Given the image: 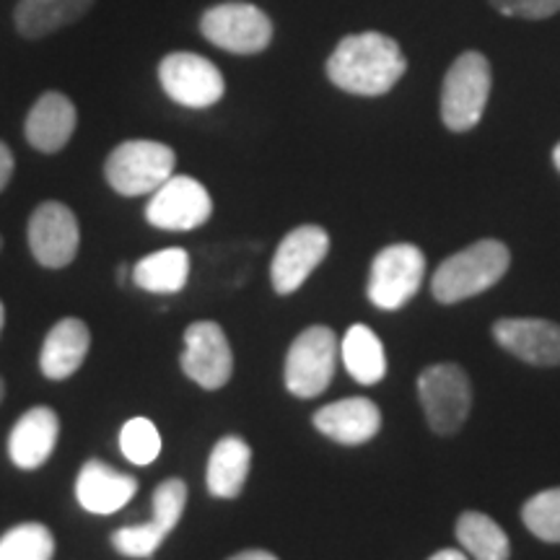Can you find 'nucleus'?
Segmentation results:
<instances>
[{"mask_svg":"<svg viewBox=\"0 0 560 560\" xmlns=\"http://www.w3.org/2000/svg\"><path fill=\"white\" fill-rule=\"evenodd\" d=\"M213 200L206 187L192 177H172L151 195L145 221L161 231H195L210 221Z\"/></svg>","mask_w":560,"mask_h":560,"instance_id":"9b49d317","label":"nucleus"},{"mask_svg":"<svg viewBox=\"0 0 560 560\" xmlns=\"http://www.w3.org/2000/svg\"><path fill=\"white\" fill-rule=\"evenodd\" d=\"M75 122H79V115H75L73 102L60 91H47L34 102L30 115H26L24 132L32 149L42 153H58L73 138Z\"/></svg>","mask_w":560,"mask_h":560,"instance_id":"6ab92c4d","label":"nucleus"},{"mask_svg":"<svg viewBox=\"0 0 560 560\" xmlns=\"http://www.w3.org/2000/svg\"><path fill=\"white\" fill-rule=\"evenodd\" d=\"M55 537L39 522L16 524L0 537V560H52Z\"/></svg>","mask_w":560,"mask_h":560,"instance_id":"a878e982","label":"nucleus"},{"mask_svg":"<svg viewBox=\"0 0 560 560\" xmlns=\"http://www.w3.org/2000/svg\"><path fill=\"white\" fill-rule=\"evenodd\" d=\"M187 380L202 389H221L234 374V355L226 332L215 322H192L185 330V353L179 359Z\"/></svg>","mask_w":560,"mask_h":560,"instance_id":"ddd939ff","label":"nucleus"},{"mask_svg":"<svg viewBox=\"0 0 560 560\" xmlns=\"http://www.w3.org/2000/svg\"><path fill=\"white\" fill-rule=\"evenodd\" d=\"M94 5V0H19L13 11L16 32L26 39H42L47 34L75 24Z\"/></svg>","mask_w":560,"mask_h":560,"instance_id":"4be33fe9","label":"nucleus"},{"mask_svg":"<svg viewBox=\"0 0 560 560\" xmlns=\"http://www.w3.org/2000/svg\"><path fill=\"white\" fill-rule=\"evenodd\" d=\"M493 338L532 366H560V325L548 319H499Z\"/></svg>","mask_w":560,"mask_h":560,"instance_id":"2eb2a0df","label":"nucleus"},{"mask_svg":"<svg viewBox=\"0 0 560 560\" xmlns=\"http://www.w3.org/2000/svg\"><path fill=\"white\" fill-rule=\"evenodd\" d=\"M3 322H5V310H3V301H0V332H3Z\"/></svg>","mask_w":560,"mask_h":560,"instance_id":"f704fd0d","label":"nucleus"},{"mask_svg":"<svg viewBox=\"0 0 560 560\" xmlns=\"http://www.w3.org/2000/svg\"><path fill=\"white\" fill-rule=\"evenodd\" d=\"M177 156L166 143L156 140H125L107 156L104 177L117 195L140 198L153 195L174 174Z\"/></svg>","mask_w":560,"mask_h":560,"instance_id":"7ed1b4c3","label":"nucleus"},{"mask_svg":"<svg viewBox=\"0 0 560 560\" xmlns=\"http://www.w3.org/2000/svg\"><path fill=\"white\" fill-rule=\"evenodd\" d=\"M138 493V480L132 475L117 472L102 459H89L75 478V499L89 514H115L128 506Z\"/></svg>","mask_w":560,"mask_h":560,"instance_id":"a211bd4d","label":"nucleus"},{"mask_svg":"<svg viewBox=\"0 0 560 560\" xmlns=\"http://www.w3.org/2000/svg\"><path fill=\"white\" fill-rule=\"evenodd\" d=\"M330 252V234L322 226H299L283 236L270 265L272 289L280 296H291L306 283Z\"/></svg>","mask_w":560,"mask_h":560,"instance_id":"4468645a","label":"nucleus"},{"mask_svg":"<svg viewBox=\"0 0 560 560\" xmlns=\"http://www.w3.org/2000/svg\"><path fill=\"white\" fill-rule=\"evenodd\" d=\"M120 452L138 467H149L161 454V433L149 418H130L120 431Z\"/></svg>","mask_w":560,"mask_h":560,"instance_id":"cd10ccee","label":"nucleus"},{"mask_svg":"<svg viewBox=\"0 0 560 560\" xmlns=\"http://www.w3.org/2000/svg\"><path fill=\"white\" fill-rule=\"evenodd\" d=\"M495 11L503 16H520V19H548L560 11V0H490Z\"/></svg>","mask_w":560,"mask_h":560,"instance_id":"c85d7f7f","label":"nucleus"},{"mask_svg":"<svg viewBox=\"0 0 560 560\" xmlns=\"http://www.w3.org/2000/svg\"><path fill=\"white\" fill-rule=\"evenodd\" d=\"M91 332L86 322L66 317L47 332L39 353V369L50 382H66L83 366L89 355Z\"/></svg>","mask_w":560,"mask_h":560,"instance_id":"aec40b11","label":"nucleus"},{"mask_svg":"<svg viewBox=\"0 0 560 560\" xmlns=\"http://www.w3.org/2000/svg\"><path fill=\"white\" fill-rule=\"evenodd\" d=\"M3 395H5V384L0 380V402H3Z\"/></svg>","mask_w":560,"mask_h":560,"instance_id":"c9c22d12","label":"nucleus"},{"mask_svg":"<svg viewBox=\"0 0 560 560\" xmlns=\"http://www.w3.org/2000/svg\"><path fill=\"white\" fill-rule=\"evenodd\" d=\"M418 395L425 420L439 436H452L465 425L472 408V387L457 363H436L420 374Z\"/></svg>","mask_w":560,"mask_h":560,"instance_id":"39448f33","label":"nucleus"},{"mask_svg":"<svg viewBox=\"0 0 560 560\" xmlns=\"http://www.w3.org/2000/svg\"><path fill=\"white\" fill-rule=\"evenodd\" d=\"M522 520L542 542L560 545V488L542 490L524 503Z\"/></svg>","mask_w":560,"mask_h":560,"instance_id":"bb28decb","label":"nucleus"},{"mask_svg":"<svg viewBox=\"0 0 560 560\" xmlns=\"http://www.w3.org/2000/svg\"><path fill=\"white\" fill-rule=\"evenodd\" d=\"M153 516L145 524H132V527H120L112 532V548H115L125 558H153L166 537L177 527L182 514L187 506V486L185 480L170 478L159 482L153 490Z\"/></svg>","mask_w":560,"mask_h":560,"instance_id":"0eeeda50","label":"nucleus"},{"mask_svg":"<svg viewBox=\"0 0 560 560\" xmlns=\"http://www.w3.org/2000/svg\"><path fill=\"white\" fill-rule=\"evenodd\" d=\"M552 161H556V166H558V172H560V143L556 145V151H552Z\"/></svg>","mask_w":560,"mask_h":560,"instance_id":"473e14b6","label":"nucleus"},{"mask_svg":"<svg viewBox=\"0 0 560 560\" xmlns=\"http://www.w3.org/2000/svg\"><path fill=\"white\" fill-rule=\"evenodd\" d=\"M252 470V450L240 436H223L215 441L208 459L206 486L213 499H236Z\"/></svg>","mask_w":560,"mask_h":560,"instance_id":"412c9836","label":"nucleus"},{"mask_svg":"<svg viewBox=\"0 0 560 560\" xmlns=\"http://www.w3.org/2000/svg\"><path fill=\"white\" fill-rule=\"evenodd\" d=\"M60 439V418L52 408H32L16 420L9 436V457L19 470H39Z\"/></svg>","mask_w":560,"mask_h":560,"instance_id":"f3484780","label":"nucleus"},{"mask_svg":"<svg viewBox=\"0 0 560 560\" xmlns=\"http://www.w3.org/2000/svg\"><path fill=\"white\" fill-rule=\"evenodd\" d=\"M159 81L172 102L190 109H208L221 102L226 81L208 58L195 52H172L159 62Z\"/></svg>","mask_w":560,"mask_h":560,"instance_id":"9d476101","label":"nucleus"},{"mask_svg":"<svg viewBox=\"0 0 560 560\" xmlns=\"http://www.w3.org/2000/svg\"><path fill=\"white\" fill-rule=\"evenodd\" d=\"M125 276H128V268H125V265H120V268H117V280H120V283H122Z\"/></svg>","mask_w":560,"mask_h":560,"instance_id":"72a5a7b5","label":"nucleus"},{"mask_svg":"<svg viewBox=\"0 0 560 560\" xmlns=\"http://www.w3.org/2000/svg\"><path fill=\"white\" fill-rule=\"evenodd\" d=\"M0 249H3V240H0Z\"/></svg>","mask_w":560,"mask_h":560,"instance_id":"e433bc0d","label":"nucleus"},{"mask_svg":"<svg viewBox=\"0 0 560 560\" xmlns=\"http://www.w3.org/2000/svg\"><path fill=\"white\" fill-rule=\"evenodd\" d=\"M429 560H470V558H467L465 552H462V550H452V548H446V550L433 552V556H431Z\"/></svg>","mask_w":560,"mask_h":560,"instance_id":"2f4dec72","label":"nucleus"},{"mask_svg":"<svg viewBox=\"0 0 560 560\" xmlns=\"http://www.w3.org/2000/svg\"><path fill=\"white\" fill-rule=\"evenodd\" d=\"M425 276V257L416 244H392L371 262L369 299L384 312H395L416 296Z\"/></svg>","mask_w":560,"mask_h":560,"instance_id":"1a4fd4ad","label":"nucleus"},{"mask_svg":"<svg viewBox=\"0 0 560 560\" xmlns=\"http://www.w3.org/2000/svg\"><path fill=\"white\" fill-rule=\"evenodd\" d=\"M509 262L511 255L503 242H475L439 265L436 276L431 278V293L441 304H457V301L472 299L499 283L506 276Z\"/></svg>","mask_w":560,"mask_h":560,"instance_id":"f03ea898","label":"nucleus"},{"mask_svg":"<svg viewBox=\"0 0 560 560\" xmlns=\"http://www.w3.org/2000/svg\"><path fill=\"white\" fill-rule=\"evenodd\" d=\"M342 363H346L348 374L359 384H380L387 374V355H384V346L380 335L369 330L366 325H353L346 332L340 346Z\"/></svg>","mask_w":560,"mask_h":560,"instance_id":"b1692460","label":"nucleus"},{"mask_svg":"<svg viewBox=\"0 0 560 560\" xmlns=\"http://www.w3.org/2000/svg\"><path fill=\"white\" fill-rule=\"evenodd\" d=\"M11 177H13V153H11L9 145L0 140V192L9 187Z\"/></svg>","mask_w":560,"mask_h":560,"instance_id":"c756f323","label":"nucleus"},{"mask_svg":"<svg viewBox=\"0 0 560 560\" xmlns=\"http://www.w3.org/2000/svg\"><path fill=\"white\" fill-rule=\"evenodd\" d=\"M30 249L42 268L60 270L75 260L81 229L66 202H42L30 219Z\"/></svg>","mask_w":560,"mask_h":560,"instance_id":"f8f14e48","label":"nucleus"},{"mask_svg":"<svg viewBox=\"0 0 560 560\" xmlns=\"http://www.w3.org/2000/svg\"><path fill=\"white\" fill-rule=\"evenodd\" d=\"M229 560H278L276 556H272V552H268V550H242V552H236V556H231Z\"/></svg>","mask_w":560,"mask_h":560,"instance_id":"7c9ffc66","label":"nucleus"},{"mask_svg":"<svg viewBox=\"0 0 560 560\" xmlns=\"http://www.w3.org/2000/svg\"><path fill=\"white\" fill-rule=\"evenodd\" d=\"M314 429L342 446H361L380 433L382 412L369 397H346L314 412Z\"/></svg>","mask_w":560,"mask_h":560,"instance_id":"dca6fc26","label":"nucleus"},{"mask_svg":"<svg viewBox=\"0 0 560 560\" xmlns=\"http://www.w3.org/2000/svg\"><path fill=\"white\" fill-rule=\"evenodd\" d=\"M338 361V335L330 327H306L285 355V389L301 400H312L330 387Z\"/></svg>","mask_w":560,"mask_h":560,"instance_id":"423d86ee","label":"nucleus"},{"mask_svg":"<svg viewBox=\"0 0 560 560\" xmlns=\"http://www.w3.org/2000/svg\"><path fill=\"white\" fill-rule=\"evenodd\" d=\"M454 532L467 556L475 560H509L511 556L506 532L480 511H465Z\"/></svg>","mask_w":560,"mask_h":560,"instance_id":"393cba45","label":"nucleus"},{"mask_svg":"<svg viewBox=\"0 0 560 560\" xmlns=\"http://www.w3.org/2000/svg\"><path fill=\"white\" fill-rule=\"evenodd\" d=\"M408 60L395 39L380 32L350 34L327 60L335 86L355 96H382L402 79Z\"/></svg>","mask_w":560,"mask_h":560,"instance_id":"f257e3e1","label":"nucleus"},{"mask_svg":"<svg viewBox=\"0 0 560 560\" xmlns=\"http://www.w3.org/2000/svg\"><path fill=\"white\" fill-rule=\"evenodd\" d=\"M200 32L210 45L234 55H257L270 45L272 21L252 3H221L202 13Z\"/></svg>","mask_w":560,"mask_h":560,"instance_id":"6e6552de","label":"nucleus"},{"mask_svg":"<svg viewBox=\"0 0 560 560\" xmlns=\"http://www.w3.org/2000/svg\"><path fill=\"white\" fill-rule=\"evenodd\" d=\"M187 280H190V255L182 247L151 252L132 268V283L140 291L156 293V296L185 291Z\"/></svg>","mask_w":560,"mask_h":560,"instance_id":"5701e85b","label":"nucleus"},{"mask_svg":"<svg viewBox=\"0 0 560 560\" xmlns=\"http://www.w3.org/2000/svg\"><path fill=\"white\" fill-rule=\"evenodd\" d=\"M490 96V62L480 52H465L452 62L441 89V120L452 132H467L482 120Z\"/></svg>","mask_w":560,"mask_h":560,"instance_id":"20e7f679","label":"nucleus"}]
</instances>
